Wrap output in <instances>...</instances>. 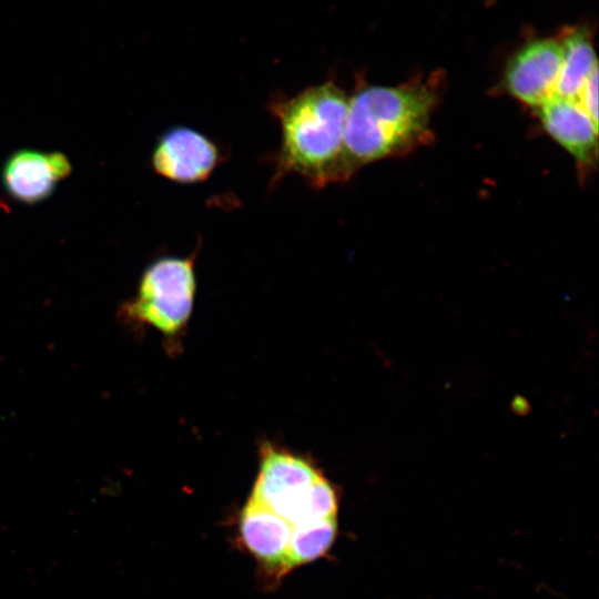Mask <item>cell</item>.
<instances>
[{"mask_svg": "<svg viewBox=\"0 0 599 599\" xmlns=\"http://www.w3.org/2000/svg\"><path fill=\"white\" fill-rule=\"evenodd\" d=\"M441 80L439 72L395 87L358 80L348 100L338 182L349 180L366 164L429 144Z\"/></svg>", "mask_w": 599, "mask_h": 599, "instance_id": "obj_1", "label": "cell"}, {"mask_svg": "<svg viewBox=\"0 0 599 599\" xmlns=\"http://www.w3.org/2000/svg\"><path fill=\"white\" fill-rule=\"evenodd\" d=\"M348 100L333 79L291 97L272 98L268 111L281 131L280 148L272 156V185L291 174L315 189L338 182Z\"/></svg>", "mask_w": 599, "mask_h": 599, "instance_id": "obj_2", "label": "cell"}, {"mask_svg": "<svg viewBox=\"0 0 599 599\" xmlns=\"http://www.w3.org/2000/svg\"><path fill=\"white\" fill-rule=\"evenodd\" d=\"M197 251L199 246L187 256H162L150 263L141 275L136 294L122 306L121 315L165 336L180 334L193 309Z\"/></svg>", "mask_w": 599, "mask_h": 599, "instance_id": "obj_3", "label": "cell"}, {"mask_svg": "<svg viewBox=\"0 0 599 599\" xmlns=\"http://www.w3.org/2000/svg\"><path fill=\"white\" fill-rule=\"evenodd\" d=\"M322 473L305 458L265 446L250 499L271 509L293 527L313 522L314 490Z\"/></svg>", "mask_w": 599, "mask_h": 599, "instance_id": "obj_4", "label": "cell"}, {"mask_svg": "<svg viewBox=\"0 0 599 599\" xmlns=\"http://www.w3.org/2000/svg\"><path fill=\"white\" fill-rule=\"evenodd\" d=\"M222 161L210 138L192 128L179 125L166 130L151 155L153 171L172 182L193 184L206 181Z\"/></svg>", "mask_w": 599, "mask_h": 599, "instance_id": "obj_5", "label": "cell"}, {"mask_svg": "<svg viewBox=\"0 0 599 599\" xmlns=\"http://www.w3.org/2000/svg\"><path fill=\"white\" fill-rule=\"evenodd\" d=\"M564 58L559 38H542L527 42L509 60L504 87L519 102L537 109L554 95Z\"/></svg>", "mask_w": 599, "mask_h": 599, "instance_id": "obj_6", "label": "cell"}, {"mask_svg": "<svg viewBox=\"0 0 599 599\" xmlns=\"http://www.w3.org/2000/svg\"><path fill=\"white\" fill-rule=\"evenodd\" d=\"M72 165L61 152L19 150L6 162L2 181L14 200L34 204L45 200L55 185L70 175Z\"/></svg>", "mask_w": 599, "mask_h": 599, "instance_id": "obj_7", "label": "cell"}, {"mask_svg": "<svg viewBox=\"0 0 599 599\" xmlns=\"http://www.w3.org/2000/svg\"><path fill=\"white\" fill-rule=\"evenodd\" d=\"M536 111L546 132L575 159L581 172L596 166L598 126L577 100L552 95Z\"/></svg>", "mask_w": 599, "mask_h": 599, "instance_id": "obj_8", "label": "cell"}, {"mask_svg": "<svg viewBox=\"0 0 599 599\" xmlns=\"http://www.w3.org/2000/svg\"><path fill=\"white\" fill-rule=\"evenodd\" d=\"M238 528L247 551L265 571L281 578L293 526L271 509L248 499L241 512Z\"/></svg>", "mask_w": 599, "mask_h": 599, "instance_id": "obj_9", "label": "cell"}, {"mask_svg": "<svg viewBox=\"0 0 599 599\" xmlns=\"http://www.w3.org/2000/svg\"><path fill=\"white\" fill-rule=\"evenodd\" d=\"M564 58L554 95L578 100L585 84L598 70V61L589 39L582 29L564 31Z\"/></svg>", "mask_w": 599, "mask_h": 599, "instance_id": "obj_10", "label": "cell"}, {"mask_svg": "<svg viewBox=\"0 0 599 599\" xmlns=\"http://www.w3.org/2000/svg\"><path fill=\"white\" fill-rule=\"evenodd\" d=\"M337 535V518L294 526L282 567V576L325 555Z\"/></svg>", "mask_w": 599, "mask_h": 599, "instance_id": "obj_11", "label": "cell"}, {"mask_svg": "<svg viewBox=\"0 0 599 599\" xmlns=\"http://www.w3.org/2000/svg\"><path fill=\"white\" fill-rule=\"evenodd\" d=\"M577 101L598 126V70L587 81Z\"/></svg>", "mask_w": 599, "mask_h": 599, "instance_id": "obj_12", "label": "cell"}]
</instances>
